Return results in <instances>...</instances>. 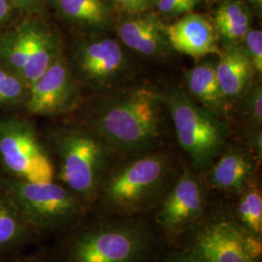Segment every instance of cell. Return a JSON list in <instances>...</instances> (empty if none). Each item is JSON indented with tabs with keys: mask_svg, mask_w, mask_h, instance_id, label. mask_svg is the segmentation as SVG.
I'll list each match as a JSON object with an SVG mask.
<instances>
[{
	"mask_svg": "<svg viewBox=\"0 0 262 262\" xmlns=\"http://www.w3.org/2000/svg\"><path fill=\"white\" fill-rule=\"evenodd\" d=\"M67 59L79 84L94 91L112 89L131 69L125 47L119 40L107 36L76 42Z\"/></svg>",
	"mask_w": 262,
	"mask_h": 262,
	"instance_id": "10",
	"label": "cell"
},
{
	"mask_svg": "<svg viewBox=\"0 0 262 262\" xmlns=\"http://www.w3.org/2000/svg\"><path fill=\"white\" fill-rule=\"evenodd\" d=\"M28 86L25 81L9 69L0 66V106L26 103Z\"/></svg>",
	"mask_w": 262,
	"mask_h": 262,
	"instance_id": "22",
	"label": "cell"
},
{
	"mask_svg": "<svg viewBox=\"0 0 262 262\" xmlns=\"http://www.w3.org/2000/svg\"><path fill=\"white\" fill-rule=\"evenodd\" d=\"M207 188L192 168L184 169L156 209L155 221L168 238L187 233L204 216Z\"/></svg>",
	"mask_w": 262,
	"mask_h": 262,
	"instance_id": "11",
	"label": "cell"
},
{
	"mask_svg": "<svg viewBox=\"0 0 262 262\" xmlns=\"http://www.w3.org/2000/svg\"><path fill=\"white\" fill-rule=\"evenodd\" d=\"M0 163L9 178L51 182L56 177L55 163L34 127L19 119L0 120Z\"/></svg>",
	"mask_w": 262,
	"mask_h": 262,
	"instance_id": "9",
	"label": "cell"
},
{
	"mask_svg": "<svg viewBox=\"0 0 262 262\" xmlns=\"http://www.w3.org/2000/svg\"><path fill=\"white\" fill-rule=\"evenodd\" d=\"M246 56L253 66L255 75L262 74V32L259 29H250L240 43Z\"/></svg>",
	"mask_w": 262,
	"mask_h": 262,
	"instance_id": "24",
	"label": "cell"
},
{
	"mask_svg": "<svg viewBox=\"0 0 262 262\" xmlns=\"http://www.w3.org/2000/svg\"><path fill=\"white\" fill-rule=\"evenodd\" d=\"M13 11V7L7 0H0V27L9 21Z\"/></svg>",
	"mask_w": 262,
	"mask_h": 262,
	"instance_id": "30",
	"label": "cell"
},
{
	"mask_svg": "<svg viewBox=\"0 0 262 262\" xmlns=\"http://www.w3.org/2000/svg\"><path fill=\"white\" fill-rule=\"evenodd\" d=\"M216 60H202L185 74L187 91L197 103L221 115L227 102L222 93L215 73Z\"/></svg>",
	"mask_w": 262,
	"mask_h": 262,
	"instance_id": "17",
	"label": "cell"
},
{
	"mask_svg": "<svg viewBox=\"0 0 262 262\" xmlns=\"http://www.w3.org/2000/svg\"><path fill=\"white\" fill-rule=\"evenodd\" d=\"M28 225L36 231L68 232L85 220L90 210L81 199L60 183L0 180Z\"/></svg>",
	"mask_w": 262,
	"mask_h": 262,
	"instance_id": "5",
	"label": "cell"
},
{
	"mask_svg": "<svg viewBox=\"0 0 262 262\" xmlns=\"http://www.w3.org/2000/svg\"><path fill=\"white\" fill-rule=\"evenodd\" d=\"M10 262H49V260L45 256L38 253V254H32V255L19 257L14 260H11Z\"/></svg>",
	"mask_w": 262,
	"mask_h": 262,
	"instance_id": "31",
	"label": "cell"
},
{
	"mask_svg": "<svg viewBox=\"0 0 262 262\" xmlns=\"http://www.w3.org/2000/svg\"><path fill=\"white\" fill-rule=\"evenodd\" d=\"M13 9L28 16L38 15L42 12L45 0H7Z\"/></svg>",
	"mask_w": 262,
	"mask_h": 262,
	"instance_id": "28",
	"label": "cell"
},
{
	"mask_svg": "<svg viewBox=\"0 0 262 262\" xmlns=\"http://www.w3.org/2000/svg\"><path fill=\"white\" fill-rule=\"evenodd\" d=\"M169 47L194 58L219 56L220 38L214 23L204 15L188 13L177 21L164 26Z\"/></svg>",
	"mask_w": 262,
	"mask_h": 262,
	"instance_id": "13",
	"label": "cell"
},
{
	"mask_svg": "<svg viewBox=\"0 0 262 262\" xmlns=\"http://www.w3.org/2000/svg\"><path fill=\"white\" fill-rule=\"evenodd\" d=\"M156 0H113V3L120 9L132 15L140 14L150 9Z\"/></svg>",
	"mask_w": 262,
	"mask_h": 262,
	"instance_id": "26",
	"label": "cell"
},
{
	"mask_svg": "<svg viewBox=\"0 0 262 262\" xmlns=\"http://www.w3.org/2000/svg\"><path fill=\"white\" fill-rule=\"evenodd\" d=\"M217 56L215 73L225 100H239L253 82V66L240 44L224 45Z\"/></svg>",
	"mask_w": 262,
	"mask_h": 262,
	"instance_id": "16",
	"label": "cell"
},
{
	"mask_svg": "<svg viewBox=\"0 0 262 262\" xmlns=\"http://www.w3.org/2000/svg\"><path fill=\"white\" fill-rule=\"evenodd\" d=\"M177 140L197 173L206 172L226 147L230 128L220 115L196 103L186 93L173 90L164 95Z\"/></svg>",
	"mask_w": 262,
	"mask_h": 262,
	"instance_id": "6",
	"label": "cell"
},
{
	"mask_svg": "<svg viewBox=\"0 0 262 262\" xmlns=\"http://www.w3.org/2000/svg\"><path fill=\"white\" fill-rule=\"evenodd\" d=\"M224 2H228V1H231V0H223Z\"/></svg>",
	"mask_w": 262,
	"mask_h": 262,
	"instance_id": "33",
	"label": "cell"
},
{
	"mask_svg": "<svg viewBox=\"0 0 262 262\" xmlns=\"http://www.w3.org/2000/svg\"><path fill=\"white\" fill-rule=\"evenodd\" d=\"M235 221L248 233L262 238V194L253 181L239 193Z\"/></svg>",
	"mask_w": 262,
	"mask_h": 262,
	"instance_id": "21",
	"label": "cell"
},
{
	"mask_svg": "<svg viewBox=\"0 0 262 262\" xmlns=\"http://www.w3.org/2000/svg\"><path fill=\"white\" fill-rule=\"evenodd\" d=\"M129 157L105 175L94 206L98 215L142 216L156 210L177 177L165 152Z\"/></svg>",
	"mask_w": 262,
	"mask_h": 262,
	"instance_id": "1",
	"label": "cell"
},
{
	"mask_svg": "<svg viewBox=\"0 0 262 262\" xmlns=\"http://www.w3.org/2000/svg\"><path fill=\"white\" fill-rule=\"evenodd\" d=\"M239 100L243 104V113L249 121L250 127H261V82L253 81Z\"/></svg>",
	"mask_w": 262,
	"mask_h": 262,
	"instance_id": "23",
	"label": "cell"
},
{
	"mask_svg": "<svg viewBox=\"0 0 262 262\" xmlns=\"http://www.w3.org/2000/svg\"><path fill=\"white\" fill-rule=\"evenodd\" d=\"M252 4L257 10H261L262 8V0H251Z\"/></svg>",
	"mask_w": 262,
	"mask_h": 262,
	"instance_id": "32",
	"label": "cell"
},
{
	"mask_svg": "<svg viewBox=\"0 0 262 262\" xmlns=\"http://www.w3.org/2000/svg\"><path fill=\"white\" fill-rule=\"evenodd\" d=\"M160 262H202L194 254L183 249L165 255Z\"/></svg>",
	"mask_w": 262,
	"mask_h": 262,
	"instance_id": "29",
	"label": "cell"
},
{
	"mask_svg": "<svg viewBox=\"0 0 262 262\" xmlns=\"http://www.w3.org/2000/svg\"><path fill=\"white\" fill-rule=\"evenodd\" d=\"M164 95L135 86L109 95L99 104L92 129L113 152L133 156L155 150L162 136Z\"/></svg>",
	"mask_w": 262,
	"mask_h": 262,
	"instance_id": "2",
	"label": "cell"
},
{
	"mask_svg": "<svg viewBox=\"0 0 262 262\" xmlns=\"http://www.w3.org/2000/svg\"><path fill=\"white\" fill-rule=\"evenodd\" d=\"M246 142L249 151L253 155L255 160H261L262 130L261 127H250L246 134Z\"/></svg>",
	"mask_w": 262,
	"mask_h": 262,
	"instance_id": "27",
	"label": "cell"
},
{
	"mask_svg": "<svg viewBox=\"0 0 262 262\" xmlns=\"http://www.w3.org/2000/svg\"><path fill=\"white\" fill-rule=\"evenodd\" d=\"M201 0H156L159 11L167 16H180L191 13Z\"/></svg>",
	"mask_w": 262,
	"mask_h": 262,
	"instance_id": "25",
	"label": "cell"
},
{
	"mask_svg": "<svg viewBox=\"0 0 262 262\" xmlns=\"http://www.w3.org/2000/svg\"><path fill=\"white\" fill-rule=\"evenodd\" d=\"M53 146L57 178L89 210L94 209L101 183L111 167L113 150L91 127L69 126L56 131Z\"/></svg>",
	"mask_w": 262,
	"mask_h": 262,
	"instance_id": "4",
	"label": "cell"
},
{
	"mask_svg": "<svg viewBox=\"0 0 262 262\" xmlns=\"http://www.w3.org/2000/svg\"><path fill=\"white\" fill-rule=\"evenodd\" d=\"M62 52L56 31L39 19H25L0 34V66L19 76L28 89Z\"/></svg>",
	"mask_w": 262,
	"mask_h": 262,
	"instance_id": "7",
	"label": "cell"
},
{
	"mask_svg": "<svg viewBox=\"0 0 262 262\" xmlns=\"http://www.w3.org/2000/svg\"><path fill=\"white\" fill-rule=\"evenodd\" d=\"M254 160L249 150L225 147L207 169V181L216 190L239 194L253 180Z\"/></svg>",
	"mask_w": 262,
	"mask_h": 262,
	"instance_id": "14",
	"label": "cell"
},
{
	"mask_svg": "<svg viewBox=\"0 0 262 262\" xmlns=\"http://www.w3.org/2000/svg\"><path fill=\"white\" fill-rule=\"evenodd\" d=\"M187 234L184 249L202 262L261 261V238L245 231L229 214L204 215Z\"/></svg>",
	"mask_w": 262,
	"mask_h": 262,
	"instance_id": "8",
	"label": "cell"
},
{
	"mask_svg": "<svg viewBox=\"0 0 262 262\" xmlns=\"http://www.w3.org/2000/svg\"><path fill=\"white\" fill-rule=\"evenodd\" d=\"M37 232L28 225L8 194L0 187V255L28 243Z\"/></svg>",
	"mask_w": 262,
	"mask_h": 262,
	"instance_id": "19",
	"label": "cell"
},
{
	"mask_svg": "<svg viewBox=\"0 0 262 262\" xmlns=\"http://www.w3.org/2000/svg\"><path fill=\"white\" fill-rule=\"evenodd\" d=\"M57 13L70 24L93 31H104L111 25L108 0H51Z\"/></svg>",
	"mask_w": 262,
	"mask_h": 262,
	"instance_id": "18",
	"label": "cell"
},
{
	"mask_svg": "<svg viewBox=\"0 0 262 262\" xmlns=\"http://www.w3.org/2000/svg\"><path fill=\"white\" fill-rule=\"evenodd\" d=\"M119 41L134 53L148 58H157L168 51L164 26L154 14L125 19L117 28Z\"/></svg>",
	"mask_w": 262,
	"mask_h": 262,
	"instance_id": "15",
	"label": "cell"
},
{
	"mask_svg": "<svg viewBox=\"0 0 262 262\" xmlns=\"http://www.w3.org/2000/svg\"><path fill=\"white\" fill-rule=\"evenodd\" d=\"M214 25L225 45L240 44L252 29L251 13L242 1L225 2L215 11Z\"/></svg>",
	"mask_w": 262,
	"mask_h": 262,
	"instance_id": "20",
	"label": "cell"
},
{
	"mask_svg": "<svg viewBox=\"0 0 262 262\" xmlns=\"http://www.w3.org/2000/svg\"><path fill=\"white\" fill-rule=\"evenodd\" d=\"M62 52L28 89L26 106L35 116L56 117L75 109L81 89Z\"/></svg>",
	"mask_w": 262,
	"mask_h": 262,
	"instance_id": "12",
	"label": "cell"
},
{
	"mask_svg": "<svg viewBox=\"0 0 262 262\" xmlns=\"http://www.w3.org/2000/svg\"><path fill=\"white\" fill-rule=\"evenodd\" d=\"M159 233L142 216L98 215L68 231L61 262H149Z\"/></svg>",
	"mask_w": 262,
	"mask_h": 262,
	"instance_id": "3",
	"label": "cell"
}]
</instances>
